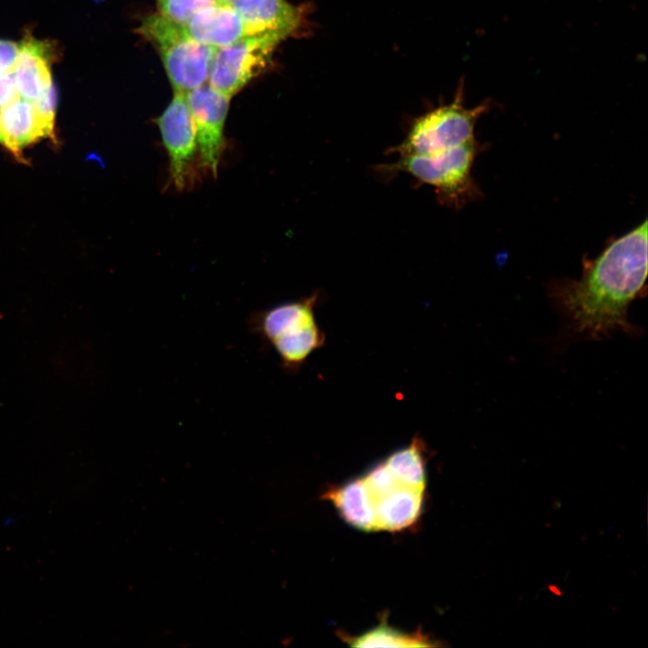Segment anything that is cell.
<instances>
[{"label": "cell", "mask_w": 648, "mask_h": 648, "mask_svg": "<svg viewBox=\"0 0 648 648\" xmlns=\"http://www.w3.org/2000/svg\"><path fill=\"white\" fill-rule=\"evenodd\" d=\"M185 96L195 127L200 166L215 177L224 151V125L231 97L208 82Z\"/></svg>", "instance_id": "obj_7"}, {"label": "cell", "mask_w": 648, "mask_h": 648, "mask_svg": "<svg viewBox=\"0 0 648 648\" xmlns=\"http://www.w3.org/2000/svg\"><path fill=\"white\" fill-rule=\"evenodd\" d=\"M184 27L193 39L215 49L248 36L241 18L232 6L220 3L200 10Z\"/></svg>", "instance_id": "obj_10"}, {"label": "cell", "mask_w": 648, "mask_h": 648, "mask_svg": "<svg viewBox=\"0 0 648 648\" xmlns=\"http://www.w3.org/2000/svg\"><path fill=\"white\" fill-rule=\"evenodd\" d=\"M424 492L400 486L375 504L376 530L400 531L416 522Z\"/></svg>", "instance_id": "obj_13"}, {"label": "cell", "mask_w": 648, "mask_h": 648, "mask_svg": "<svg viewBox=\"0 0 648 648\" xmlns=\"http://www.w3.org/2000/svg\"><path fill=\"white\" fill-rule=\"evenodd\" d=\"M283 40L274 35H248L216 50L207 82L231 97L261 74Z\"/></svg>", "instance_id": "obj_6"}, {"label": "cell", "mask_w": 648, "mask_h": 648, "mask_svg": "<svg viewBox=\"0 0 648 648\" xmlns=\"http://www.w3.org/2000/svg\"><path fill=\"white\" fill-rule=\"evenodd\" d=\"M35 103L19 99L0 111V143L14 153L40 138L52 136Z\"/></svg>", "instance_id": "obj_11"}, {"label": "cell", "mask_w": 648, "mask_h": 648, "mask_svg": "<svg viewBox=\"0 0 648 648\" xmlns=\"http://www.w3.org/2000/svg\"><path fill=\"white\" fill-rule=\"evenodd\" d=\"M362 479L374 504L401 486L384 461L369 469Z\"/></svg>", "instance_id": "obj_16"}, {"label": "cell", "mask_w": 648, "mask_h": 648, "mask_svg": "<svg viewBox=\"0 0 648 648\" xmlns=\"http://www.w3.org/2000/svg\"><path fill=\"white\" fill-rule=\"evenodd\" d=\"M647 220L610 242L593 259H584L577 280L555 282L550 296L570 328L591 339L614 331L634 332L631 302L646 292Z\"/></svg>", "instance_id": "obj_1"}, {"label": "cell", "mask_w": 648, "mask_h": 648, "mask_svg": "<svg viewBox=\"0 0 648 648\" xmlns=\"http://www.w3.org/2000/svg\"><path fill=\"white\" fill-rule=\"evenodd\" d=\"M139 32L157 48L175 92L187 93L207 82L217 49L198 42L160 14L146 17Z\"/></svg>", "instance_id": "obj_5"}, {"label": "cell", "mask_w": 648, "mask_h": 648, "mask_svg": "<svg viewBox=\"0 0 648 648\" xmlns=\"http://www.w3.org/2000/svg\"><path fill=\"white\" fill-rule=\"evenodd\" d=\"M241 18L247 35H274L284 40L299 26L302 14L286 0H235L230 4Z\"/></svg>", "instance_id": "obj_9"}, {"label": "cell", "mask_w": 648, "mask_h": 648, "mask_svg": "<svg viewBox=\"0 0 648 648\" xmlns=\"http://www.w3.org/2000/svg\"><path fill=\"white\" fill-rule=\"evenodd\" d=\"M425 444L418 436L383 461L402 487L424 492L426 489Z\"/></svg>", "instance_id": "obj_14"}, {"label": "cell", "mask_w": 648, "mask_h": 648, "mask_svg": "<svg viewBox=\"0 0 648 648\" xmlns=\"http://www.w3.org/2000/svg\"><path fill=\"white\" fill-rule=\"evenodd\" d=\"M216 3L217 0H158L160 14L183 26L200 10Z\"/></svg>", "instance_id": "obj_17"}, {"label": "cell", "mask_w": 648, "mask_h": 648, "mask_svg": "<svg viewBox=\"0 0 648 648\" xmlns=\"http://www.w3.org/2000/svg\"><path fill=\"white\" fill-rule=\"evenodd\" d=\"M371 630L354 637H346L354 647H431L436 646L422 633H405L387 625L386 618Z\"/></svg>", "instance_id": "obj_15"}, {"label": "cell", "mask_w": 648, "mask_h": 648, "mask_svg": "<svg viewBox=\"0 0 648 648\" xmlns=\"http://www.w3.org/2000/svg\"><path fill=\"white\" fill-rule=\"evenodd\" d=\"M21 518H22V516H11V517H7V518H5L4 519V521H3V526H4V527H6V526H10L11 524H13V523L16 522L17 520H19Z\"/></svg>", "instance_id": "obj_18"}, {"label": "cell", "mask_w": 648, "mask_h": 648, "mask_svg": "<svg viewBox=\"0 0 648 648\" xmlns=\"http://www.w3.org/2000/svg\"><path fill=\"white\" fill-rule=\"evenodd\" d=\"M490 107L489 102L465 107L461 89L450 104L433 108L416 118L402 141L391 147L387 154L398 157L432 154L473 140L476 139V122Z\"/></svg>", "instance_id": "obj_4"}, {"label": "cell", "mask_w": 648, "mask_h": 648, "mask_svg": "<svg viewBox=\"0 0 648 648\" xmlns=\"http://www.w3.org/2000/svg\"><path fill=\"white\" fill-rule=\"evenodd\" d=\"M157 124L169 158L172 182L175 187L183 190L192 182L198 154L195 127L185 93L175 92Z\"/></svg>", "instance_id": "obj_8"}, {"label": "cell", "mask_w": 648, "mask_h": 648, "mask_svg": "<svg viewBox=\"0 0 648 648\" xmlns=\"http://www.w3.org/2000/svg\"><path fill=\"white\" fill-rule=\"evenodd\" d=\"M481 149L477 140L432 154L398 157V160L375 167L385 176L404 173L417 182L434 188L437 201L459 209L481 195L472 176L474 159Z\"/></svg>", "instance_id": "obj_2"}, {"label": "cell", "mask_w": 648, "mask_h": 648, "mask_svg": "<svg viewBox=\"0 0 648 648\" xmlns=\"http://www.w3.org/2000/svg\"><path fill=\"white\" fill-rule=\"evenodd\" d=\"M324 499L334 504L350 526L365 532L376 530L375 504L362 477L328 490Z\"/></svg>", "instance_id": "obj_12"}, {"label": "cell", "mask_w": 648, "mask_h": 648, "mask_svg": "<svg viewBox=\"0 0 648 648\" xmlns=\"http://www.w3.org/2000/svg\"><path fill=\"white\" fill-rule=\"evenodd\" d=\"M319 292L280 303L253 318L254 330L271 345L282 365L294 372L325 344L315 314Z\"/></svg>", "instance_id": "obj_3"}, {"label": "cell", "mask_w": 648, "mask_h": 648, "mask_svg": "<svg viewBox=\"0 0 648 648\" xmlns=\"http://www.w3.org/2000/svg\"><path fill=\"white\" fill-rule=\"evenodd\" d=\"M235 0H217L218 3L230 4Z\"/></svg>", "instance_id": "obj_19"}]
</instances>
